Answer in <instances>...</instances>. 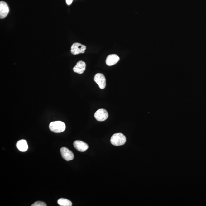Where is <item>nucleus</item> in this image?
Instances as JSON below:
<instances>
[{
  "label": "nucleus",
  "instance_id": "nucleus-14",
  "mask_svg": "<svg viewBox=\"0 0 206 206\" xmlns=\"http://www.w3.org/2000/svg\"><path fill=\"white\" fill-rule=\"evenodd\" d=\"M73 0H66V2L68 5H70L72 3Z\"/></svg>",
  "mask_w": 206,
  "mask_h": 206
},
{
  "label": "nucleus",
  "instance_id": "nucleus-7",
  "mask_svg": "<svg viewBox=\"0 0 206 206\" xmlns=\"http://www.w3.org/2000/svg\"><path fill=\"white\" fill-rule=\"evenodd\" d=\"M9 8L8 5L4 1L0 2V18H6L9 13Z\"/></svg>",
  "mask_w": 206,
  "mask_h": 206
},
{
  "label": "nucleus",
  "instance_id": "nucleus-8",
  "mask_svg": "<svg viewBox=\"0 0 206 206\" xmlns=\"http://www.w3.org/2000/svg\"><path fill=\"white\" fill-rule=\"evenodd\" d=\"M74 146L77 150L80 152H84L88 149L89 147L87 144L81 141H75Z\"/></svg>",
  "mask_w": 206,
  "mask_h": 206
},
{
  "label": "nucleus",
  "instance_id": "nucleus-10",
  "mask_svg": "<svg viewBox=\"0 0 206 206\" xmlns=\"http://www.w3.org/2000/svg\"><path fill=\"white\" fill-rule=\"evenodd\" d=\"M120 59V57L116 54H110L107 58L106 64L108 66H112L118 62Z\"/></svg>",
  "mask_w": 206,
  "mask_h": 206
},
{
  "label": "nucleus",
  "instance_id": "nucleus-3",
  "mask_svg": "<svg viewBox=\"0 0 206 206\" xmlns=\"http://www.w3.org/2000/svg\"><path fill=\"white\" fill-rule=\"evenodd\" d=\"M86 49V46L80 43L76 42L71 46V52L74 55L84 53Z\"/></svg>",
  "mask_w": 206,
  "mask_h": 206
},
{
  "label": "nucleus",
  "instance_id": "nucleus-4",
  "mask_svg": "<svg viewBox=\"0 0 206 206\" xmlns=\"http://www.w3.org/2000/svg\"><path fill=\"white\" fill-rule=\"evenodd\" d=\"M108 114L104 109H100L97 110L94 114V117L99 122L104 121L108 118Z\"/></svg>",
  "mask_w": 206,
  "mask_h": 206
},
{
  "label": "nucleus",
  "instance_id": "nucleus-9",
  "mask_svg": "<svg viewBox=\"0 0 206 206\" xmlns=\"http://www.w3.org/2000/svg\"><path fill=\"white\" fill-rule=\"evenodd\" d=\"M86 63L83 61H79L78 62L76 65L73 68V71L75 73L79 74H81L84 73L86 69Z\"/></svg>",
  "mask_w": 206,
  "mask_h": 206
},
{
  "label": "nucleus",
  "instance_id": "nucleus-6",
  "mask_svg": "<svg viewBox=\"0 0 206 206\" xmlns=\"http://www.w3.org/2000/svg\"><path fill=\"white\" fill-rule=\"evenodd\" d=\"M60 152L62 157L67 161L71 160L74 159V156L72 151L67 148L62 147L60 149Z\"/></svg>",
  "mask_w": 206,
  "mask_h": 206
},
{
  "label": "nucleus",
  "instance_id": "nucleus-11",
  "mask_svg": "<svg viewBox=\"0 0 206 206\" xmlns=\"http://www.w3.org/2000/svg\"><path fill=\"white\" fill-rule=\"evenodd\" d=\"M17 147L20 151L25 152L28 149V145L26 141L24 139H22L18 141L16 144Z\"/></svg>",
  "mask_w": 206,
  "mask_h": 206
},
{
  "label": "nucleus",
  "instance_id": "nucleus-12",
  "mask_svg": "<svg viewBox=\"0 0 206 206\" xmlns=\"http://www.w3.org/2000/svg\"><path fill=\"white\" fill-rule=\"evenodd\" d=\"M57 203L59 205L61 206H71L72 205V202L70 200L64 198L60 199L58 200Z\"/></svg>",
  "mask_w": 206,
  "mask_h": 206
},
{
  "label": "nucleus",
  "instance_id": "nucleus-5",
  "mask_svg": "<svg viewBox=\"0 0 206 206\" xmlns=\"http://www.w3.org/2000/svg\"><path fill=\"white\" fill-rule=\"evenodd\" d=\"M94 80L101 89H104L106 87V79L103 74L98 73L95 75Z\"/></svg>",
  "mask_w": 206,
  "mask_h": 206
},
{
  "label": "nucleus",
  "instance_id": "nucleus-1",
  "mask_svg": "<svg viewBox=\"0 0 206 206\" xmlns=\"http://www.w3.org/2000/svg\"><path fill=\"white\" fill-rule=\"evenodd\" d=\"M111 143L115 146L123 145L126 142V137L124 134L118 133L114 134L111 138Z\"/></svg>",
  "mask_w": 206,
  "mask_h": 206
},
{
  "label": "nucleus",
  "instance_id": "nucleus-2",
  "mask_svg": "<svg viewBox=\"0 0 206 206\" xmlns=\"http://www.w3.org/2000/svg\"><path fill=\"white\" fill-rule=\"evenodd\" d=\"M49 127L52 132L59 133L64 132L66 128V126L64 122L58 121L51 122Z\"/></svg>",
  "mask_w": 206,
  "mask_h": 206
},
{
  "label": "nucleus",
  "instance_id": "nucleus-13",
  "mask_svg": "<svg viewBox=\"0 0 206 206\" xmlns=\"http://www.w3.org/2000/svg\"><path fill=\"white\" fill-rule=\"evenodd\" d=\"M32 206H46L47 205L45 203L41 201H37Z\"/></svg>",
  "mask_w": 206,
  "mask_h": 206
}]
</instances>
